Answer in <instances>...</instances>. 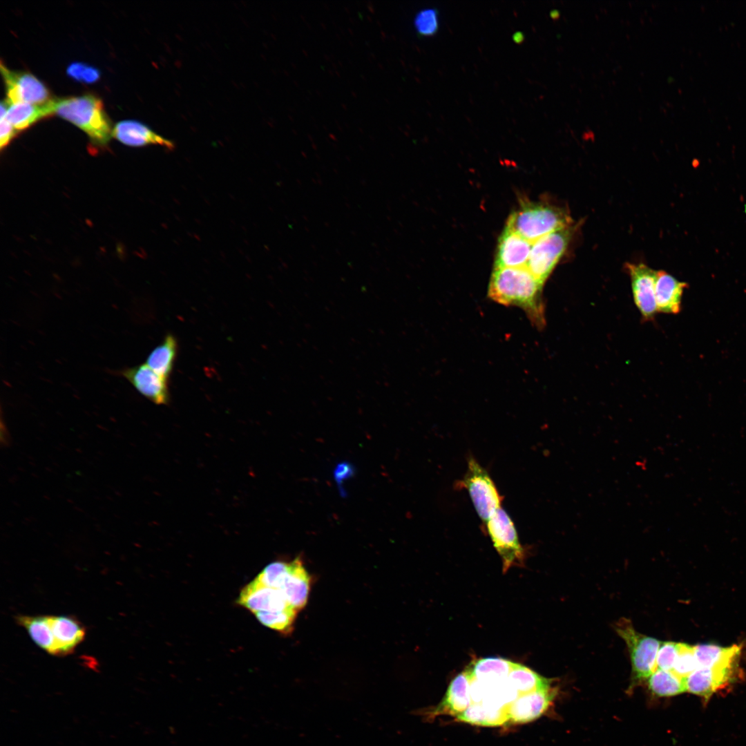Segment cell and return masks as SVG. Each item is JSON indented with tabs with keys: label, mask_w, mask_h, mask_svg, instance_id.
I'll return each mask as SVG.
<instances>
[{
	"label": "cell",
	"mask_w": 746,
	"mask_h": 746,
	"mask_svg": "<svg viewBox=\"0 0 746 746\" xmlns=\"http://www.w3.org/2000/svg\"><path fill=\"white\" fill-rule=\"evenodd\" d=\"M310 576L300 557L289 562L279 590L287 602L298 611L306 605L310 590Z\"/></svg>",
	"instance_id": "obj_15"
},
{
	"label": "cell",
	"mask_w": 746,
	"mask_h": 746,
	"mask_svg": "<svg viewBox=\"0 0 746 746\" xmlns=\"http://www.w3.org/2000/svg\"><path fill=\"white\" fill-rule=\"evenodd\" d=\"M698 668L694 646L680 643L679 651L672 671L685 678Z\"/></svg>",
	"instance_id": "obj_28"
},
{
	"label": "cell",
	"mask_w": 746,
	"mask_h": 746,
	"mask_svg": "<svg viewBox=\"0 0 746 746\" xmlns=\"http://www.w3.org/2000/svg\"><path fill=\"white\" fill-rule=\"evenodd\" d=\"M52 101V99L41 104L8 103L5 118L16 131L26 129L39 119L53 115Z\"/></svg>",
	"instance_id": "obj_20"
},
{
	"label": "cell",
	"mask_w": 746,
	"mask_h": 746,
	"mask_svg": "<svg viewBox=\"0 0 746 746\" xmlns=\"http://www.w3.org/2000/svg\"><path fill=\"white\" fill-rule=\"evenodd\" d=\"M467 470L457 482L459 489H466L475 509L484 524L501 507L503 497L488 471L472 457L468 459Z\"/></svg>",
	"instance_id": "obj_5"
},
{
	"label": "cell",
	"mask_w": 746,
	"mask_h": 746,
	"mask_svg": "<svg viewBox=\"0 0 746 746\" xmlns=\"http://www.w3.org/2000/svg\"><path fill=\"white\" fill-rule=\"evenodd\" d=\"M122 375L140 394L154 403H169V380L157 374L146 363L126 368L122 371Z\"/></svg>",
	"instance_id": "obj_11"
},
{
	"label": "cell",
	"mask_w": 746,
	"mask_h": 746,
	"mask_svg": "<svg viewBox=\"0 0 746 746\" xmlns=\"http://www.w3.org/2000/svg\"><path fill=\"white\" fill-rule=\"evenodd\" d=\"M289 562L276 561L268 564L256 577L262 584L278 589Z\"/></svg>",
	"instance_id": "obj_29"
},
{
	"label": "cell",
	"mask_w": 746,
	"mask_h": 746,
	"mask_svg": "<svg viewBox=\"0 0 746 746\" xmlns=\"http://www.w3.org/2000/svg\"><path fill=\"white\" fill-rule=\"evenodd\" d=\"M685 678L672 671L656 669L647 679L648 689L658 697H670L686 691Z\"/></svg>",
	"instance_id": "obj_25"
},
{
	"label": "cell",
	"mask_w": 746,
	"mask_h": 746,
	"mask_svg": "<svg viewBox=\"0 0 746 746\" xmlns=\"http://www.w3.org/2000/svg\"><path fill=\"white\" fill-rule=\"evenodd\" d=\"M551 17L553 19L559 17V11L556 10H551L550 12Z\"/></svg>",
	"instance_id": "obj_37"
},
{
	"label": "cell",
	"mask_w": 746,
	"mask_h": 746,
	"mask_svg": "<svg viewBox=\"0 0 746 746\" xmlns=\"http://www.w3.org/2000/svg\"><path fill=\"white\" fill-rule=\"evenodd\" d=\"M298 611L289 608L279 611H260L255 613L257 620L264 626L288 634L293 629V624Z\"/></svg>",
	"instance_id": "obj_27"
},
{
	"label": "cell",
	"mask_w": 746,
	"mask_h": 746,
	"mask_svg": "<svg viewBox=\"0 0 746 746\" xmlns=\"http://www.w3.org/2000/svg\"><path fill=\"white\" fill-rule=\"evenodd\" d=\"M513 664L502 658H485L476 660L466 670L471 678L479 681H499L508 678Z\"/></svg>",
	"instance_id": "obj_24"
},
{
	"label": "cell",
	"mask_w": 746,
	"mask_h": 746,
	"mask_svg": "<svg viewBox=\"0 0 746 746\" xmlns=\"http://www.w3.org/2000/svg\"><path fill=\"white\" fill-rule=\"evenodd\" d=\"M414 26L420 35L434 34L438 28L437 10L434 8L420 10L414 18Z\"/></svg>",
	"instance_id": "obj_30"
},
{
	"label": "cell",
	"mask_w": 746,
	"mask_h": 746,
	"mask_svg": "<svg viewBox=\"0 0 746 746\" xmlns=\"http://www.w3.org/2000/svg\"><path fill=\"white\" fill-rule=\"evenodd\" d=\"M113 137L124 144L131 146L157 145L171 150L174 144L157 134L145 124L134 121H121L113 128Z\"/></svg>",
	"instance_id": "obj_16"
},
{
	"label": "cell",
	"mask_w": 746,
	"mask_h": 746,
	"mask_svg": "<svg viewBox=\"0 0 746 746\" xmlns=\"http://www.w3.org/2000/svg\"><path fill=\"white\" fill-rule=\"evenodd\" d=\"M52 106L53 114L82 129L93 144L104 147L113 137L110 119L97 97L86 94L52 99Z\"/></svg>",
	"instance_id": "obj_2"
},
{
	"label": "cell",
	"mask_w": 746,
	"mask_h": 746,
	"mask_svg": "<svg viewBox=\"0 0 746 746\" xmlns=\"http://www.w3.org/2000/svg\"><path fill=\"white\" fill-rule=\"evenodd\" d=\"M488 535L503 562V572L513 566L523 564L525 551L521 545L515 524L506 510L500 507L485 523Z\"/></svg>",
	"instance_id": "obj_7"
},
{
	"label": "cell",
	"mask_w": 746,
	"mask_h": 746,
	"mask_svg": "<svg viewBox=\"0 0 746 746\" xmlns=\"http://www.w3.org/2000/svg\"><path fill=\"white\" fill-rule=\"evenodd\" d=\"M99 77L100 73L98 69L87 65L83 73L82 82L92 84L96 82L99 79Z\"/></svg>",
	"instance_id": "obj_35"
},
{
	"label": "cell",
	"mask_w": 746,
	"mask_h": 746,
	"mask_svg": "<svg viewBox=\"0 0 746 746\" xmlns=\"http://www.w3.org/2000/svg\"><path fill=\"white\" fill-rule=\"evenodd\" d=\"M533 243L505 228L499 237L494 268L525 267Z\"/></svg>",
	"instance_id": "obj_13"
},
{
	"label": "cell",
	"mask_w": 746,
	"mask_h": 746,
	"mask_svg": "<svg viewBox=\"0 0 746 746\" xmlns=\"http://www.w3.org/2000/svg\"><path fill=\"white\" fill-rule=\"evenodd\" d=\"M0 68L9 104H41L51 99L47 87L32 74L11 70L2 61Z\"/></svg>",
	"instance_id": "obj_8"
},
{
	"label": "cell",
	"mask_w": 746,
	"mask_h": 746,
	"mask_svg": "<svg viewBox=\"0 0 746 746\" xmlns=\"http://www.w3.org/2000/svg\"><path fill=\"white\" fill-rule=\"evenodd\" d=\"M627 644L632 668V685L647 679L656 670V657L661 642L638 632L631 621L620 619L614 625Z\"/></svg>",
	"instance_id": "obj_4"
},
{
	"label": "cell",
	"mask_w": 746,
	"mask_h": 746,
	"mask_svg": "<svg viewBox=\"0 0 746 746\" xmlns=\"http://www.w3.org/2000/svg\"><path fill=\"white\" fill-rule=\"evenodd\" d=\"M555 696V691L551 687L522 695L510 709L509 723H526L539 718L546 711Z\"/></svg>",
	"instance_id": "obj_14"
},
{
	"label": "cell",
	"mask_w": 746,
	"mask_h": 746,
	"mask_svg": "<svg viewBox=\"0 0 746 746\" xmlns=\"http://www.w3.org/2000/svg\"><path fill=\"white\" fill-rule=\"evenodd\" d=\"M575 231V226L570 225L533 243L526 267L542 285L564 255Z\"/></svg>",
	"instance_id": "obj_6"
},
{
	"label": "cell",
	"mask_w": 746,
	"mask_h": 746,
	"mask_svg": "<svg viewBox=\"0 0 746 746\" xmlns=\"http://www.w3.org/2000/svg\"><path fill=\"white\" fill-rule=\"evenodd\" d=\"M626 267L631 278L635 304L640 312L642 319L651 321L657 312L656 301L657 271L642 263H628Z\"/></svg>",
	"instance_id": "obj_9"
},
{
	"label": "cell",
	"mask_w": 746,
	"mask_h": 746,
	"mask_svg": "<svg viewBox=\"0 0 746 746\" xmlns=\"http://www.w3.org/2000/svg\"><path fill=\"white\" fill-rule=\"evenodd\" d=\"M178 344L176 338L167 334L146 358V364L157 374L169 379L177 358Z\"/></svg>",
	"instance_id": "obj_22"
},
{
	"label": "cell",
	"mask_w": 746,
	"mask_h": 746,
	"mask_svg": "<svg viewBox=\"0 0 746 746\" xmlns=\"http://www.w3.org/2000/svg\"><path fill=\"white\" fill-rule=\"evenodd\" d=\"M513 39L515 43L520 44L524 41V35L523 32H522L520 31H517V32L513 33Z\"/></svg>",
	"instance_id": "obj_36"
},
{
	"label": "cell",
	"mask_w": 746,
	"mask_h": 746,
	"mask_svg": "<svg viewBox=\"0 0 746 746\" xmlns=\"http://www.w3.org/2000/svg\"><path fill=\"white\" fill-rule=\"evenodd\" d=\"M87 64L82 62H74L68 66L66 73L71 78L82 82L83 73Z\"/></svg>",
	"instance_id": "obj_34"
},
{
	"label": "cell",
	"mask_w": 746,
	"mask_h": 746,
	"mask_svg": "<svg viewBox=\"0 0 746 746\" xmlns=\"http://www.w3.org/2000/svg\"><path fill=\"white\" fill-rule=\"evenodd\" d=\"M55 639L56 656H67L83 642L86 631L75 618L67 615H49Z\"/></svg>",
	"instance_id": "obj_17"
},
{
	"label": "cell",
	"mask_w": 746,
	"mask_h": 746,
	"mask_svg": "<svg viewBox=\"0 0 746 746\" xmlns=\"http://www.w3.org/2000/svg\"><path fill=\"white\" fill-rule=\"evenodd\" d=\"M542 285L525 267L494 268L488 290L492 300L524 309L539 327L544 325Z\"/></svg>",
	"instance_id": "obj_1"
},
{
	"label": "cell",
	"mask_w": 746,
	"mask_h": 746,
	"mask_svg": "<svg viewBox=\"0 0 746 746\" xmlns=\"http://www.w3.org/2000/svg\"><path fill=\"white\" fill-rule=\"evenodd\" d=\"M513 687L521 694L551 687V681L531 669L514 662L508 676Z\"/></svg>",
	"instance_id": "obj_26"
},
{
	"label": "cell",
	"mask_w": 746,
	"mask_h": 746,
	"mask_svg": "<svg viewBox=\"0 0 746 746\" xmlns=\"http://www.w3.org/2000/svg\"><path fill=\"white\" fill-rule=\"evenodd\" d=\"M18 624L28 632L32 641L48 653L56 656L55 639L49 615H20Z\"/></svg>",
	"instance_id": "obj_23"
},
{
	"label": "cell",
	"mask_w": 746,
	"mask_h": 746,
	"mask_svg": "<svg viewBox=\"0 0 746 746\" xmlns=\"http://www.w3.org/2000/svg\"><path fill=\"white\" fill-rule=\"evenodd\" d=\"M687 287L685 282L678 280L664 271H658L656 280V301L657 311L667 314H678L681 309V301L684 289Z\"/></svg>",
	"instance_id": "obj_18"
},
{
	"label": "cell",
	"mask_w": 746,
	"mask_h": 746,
	"mask_svg": "<svg viewBox=\"0 0 746 746\" xmlns=\"http://www.w3.org/2000/svg\"><path fill=\"white\" fill-rule=\"evenodd\" d=\"M680 642L661 643L656 657V669L672 671L679 651Z\"/></svg>",
	"instance_id": "obj_31"
},
{
	"label": "cell",
	"mask_w": 746,
	"mask_h": 746,
	"mask_svg": "<svg viewBox=\"0 0 746 746\" xmlns=\"http://www.w3.org/2000/svg\"><path fill=\"white\" fill-rule=\"evenodd\" d=\"M572 223L571 216L562 207L542 201L524 200L510 215L505 228L533 243Z\"/></svg>",
	"instance_id": "obj_3"
},
{
	"label": "cell",
	"mask_w": 746,
	"mask_h": 746,
	"mask_svg": "<svg viewBox=\"0 0 746 746\" xmlns=\"http://www.w3.org/2000/svg\"><path fill=\"white\" fill-rule=\"evenodd\" d=\"M237 603L252 612L279 611L293 607L277 589L262 584L256 578L241 590Z\"/></svg>",
	"instance_id": "obj_10"
},
{
	"label": "cell",
	"mask_w": 746,
	"mask_h": 746,
	"mask_svg": "<svg viewBox=\"0 0 746 746\" xmlns=\"http://www.w3.org/2000/svg\"><path fill=\"white\" fill-rule=\"evenodd\" d=\"M469 678L465 670L451 681L443 698L432 714H446L456 718L469 706Z\"/></svg>",
	"instance_id": "obj_19"
},
{
	"label": "cell",
	"mask_w": 746,
	"mask_h": 746,
	"mask_svg": "<svg viewBox=\"0 0 746 746\" xmlns=\"http://www.w3.org/2000/svg\"><path fill=\"white\" fill-rule=\"evenodd\" d=\"M694 650L698 668L727 667L736 664L740 653V646L734 644L723 647L702 644L694 646Z\"/></svg>",
	"instance_id": "obj_21"
},
{
	"label": "cell",
	"mask_w": 746,
	"mask_h": 746,
	"mask_svg": "<svg viewBox=\"0 0 746 746\" xmlns=\"http://www.w3.org/2000/svg\"><path fill=\"white\" fill-rule=\"evenodd\" d=\"M735 664L727 667H698L685 678L686 691L707 700L733 679Z\"/></svg>",
	"instance_id": "obj_12"
},
{
	"label": "cell",
	"mask_w": 746,
	"mask_h": 746,
	"mask_svg": "<svg viewBox=\"0 0 746 746\" xmlns=\"http://www.w3.org/2000/svg\"><path fill=\"white\" fill-rule=\"evenodd\" d=\"M353 466L349 463L343 462L337 464L334 469V477L338 484L353 475Z\"/></svg>",
	"instance_id": "obj_33"
},
{
	"label": "cell",
	"mask_w": 746,
	"mask_h": 746,
	"mask_svg": "<svg viewBox=\"0 0 746 746\" xmlns=\"http://www.w3.org/2000/svg\"><path fill=\"white\" fill-rule=\"evenodd\" d=\"M17 132L6 118L1 119L0 147L1 150L10 143Z\"/></svg>",
	"instance_id": "obj_32"
}]
</instances>
